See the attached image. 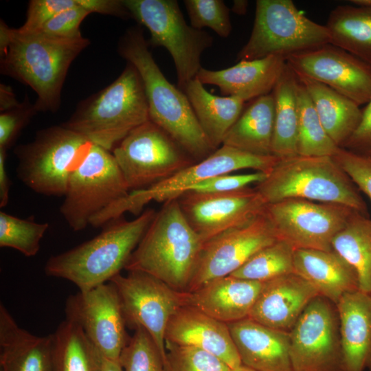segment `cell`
Masks as SVG:
<instances>
[{
  "label": "cell",
  "mask_w": 371,
  "mask_h": 371,
  "mask_svg": "<svg viewBox=\"0 0 371 371\" xmlns=\"http://www.w3.org/2000/svg\"><path fill=\"white\" fill-rule=\"evenodd\" d=\"M90 44L83 36L62 38L21 33L0 22V71L32 88L37 111L56 112L71 63Z\"/></svg>",
  "instance_id": "6da1fadb"
},
{
  "label": "cell",
  "mask_w": 371,
  "mask_h": 371,
  "mask_svg": "<svg viewBox=\"0 0 371 371\" xmlns=\"http://www.w3.org/2000/svg\"><path fill=\"white\" fill-rule=\"evenodd\" d=\"M117 51L141 76L149 120L165 131L195 161L211 155L215 149L201 127L186 94L161 72L142 29L135 26L127 30L119 41Z\"/></svg>",
  "instance_id": "7a4b0ae2"
},
{
  "label": "cell",
  "mask_w": 371,
  "mask_h": 371,
  "mask_svg": "<svg viewBox=\"0 0 371 371\" xmlns=\"http://www.w3.org/2000/svg\"><path fill=\"white\" fill-rule=\"evenodd\" d=\"M156 212L148 208L131 221L122 216L110 221L94 238L51 256L45 274L69 280L81 291L110 281L125 268Z\"/></svg>",
  "instance_id": "3957f363"
},
{
  "label": "cell",
  "mask_w": 371,
  "mask_h": 371,
  "mask_svg": "<svg viewBox=\"0 0 371 371\" xmlns=\"http://www.w3.org/2000/svg\"><path fill=\"white\" fill-rule=\"evenodd\" d=\"M203 245L177 199L170 200L156 212L124 269L146 273L186 292Z\"/></svg>",
  "instance_id": "277c9868"
},
{
  "label": "cell",
  "mask_w": 371,
  "mask_h": 371,
  "mask_svg": "<svg viewBox=\"0 0 371 371\" xmlns=\"http://www.w3.org/2000/svg\"><path fill=\"white\" fill-rule=\"evenodd\" d=\"M148 120L142 80L136 68L127 63L118 78L79 102L61 124L111 151L130 131Z\"/></svg>",
  "instance_id": "5b68a950"
},
{
  "label": "cell",
  "mask_w": 371,
  "mask_h": 371,
  "mask_svg": "<svg viewBox=\"0 0 371 371\" xmlns=\"http://www.w3.org/2000/svg\"><path fill=\"white\" fill-rule=\"evenodd\" d=\"M256 185L267 205L300 199L336 203L367 214L357 187L333 157L280 158L265 179Z\"/></svg>",
  "instance_id": "8992f818"
},
{
  "label": "cell",
  "mask_w": 371,
  "mask_h": 371,
  "mask_svg": "<svg viewBox=\"0 0 371 371\" xmlns=\"http://www.w3.org/2000/svg\"><path fill=\"white\" fill-rule=\"evenodd\" d=\"M275 155H255L221 145L207 157L194 162L172 176L151 186L133 190L115 201L90 221L93 227H101L126 212L142 213L152 201L165 203L177 199L182 193L201 181L212 177L243 169H254L268 174L279 160Z\"/></svg>",
  "instance_id": "52a82bcc"
},
{
  "label": "cell",
  "mask_w": 371,
  "mask_h": 371,
  "mask_svg": "<svg viewBox=\"0 0 371 371\" xmlns=\"http://www.w3.org/2000/svg\"><path fill=\"white\" fill-rule=\"evenodd\" d=\"M91 146L87 139L62 124L41 129L32 142L15 148L17 176L38 194L64 196L72 173Z\"/></svg>",
  "instance_id": "ba28073f"
},
{
  "label": "cell",
  "mask_w": 371,
  "mask_h": 371,
  "mask_svg": "<svg viewBox=\"0 0 371 371\" xmlns=\"http://www.w3.org/2000/svg\"><path fill=\"white\" fill-rule=\"evenodd\" d=\"M330 43L326 25L300 12L291 0H257L254 25L237 60L291 54Z\"/></svg>",
  "instance_id": "9c48e42d"
},
{
  "label": "cell",
  "mask_w": 371,
  "mask_h": 371,
  "mask_svg": "<svg viewBox=\"0 0 371 371\" xmlns=\"http://www.w3.org/2000/svg\"><path fill=\"white\" fill-rule=\"evenodd\" d=\"M131 18L150 32L149 47H163L176 69L177 86L183 90L202 67V54L213 43L207 32L186 21L176 0H123Z\"/></svg>",
  "instance_id": "30bf717a"
},
{
  "label": "cell",
  "mask_w": 371,
  "mask_h": 371,
  "mask_svg": "<svg viewBox=\"0 0 371 371\" xmlns=\"http://www.w3.org/2000/svg\"><path fill=\"white\" fill-rule=\"evenodd\" d=\"M112 151L133 191L148 188L196 162L150 120L130 131Z\"/></svg>",
  "instance_id": "8fae6325"
},
{
  "label": "cell",
  "mask_w": 371,
  "mask_h": 371,
  "mask_svg": "<svg viewBox=\"0 0 371 371\" xmlns=\"http://www.w3.org/2000/svg\"><path fill=\"white\" fill-rule=\"evenodd\" d=\"M128 193L113 154L92 144L69 179L60 212L74 231H81L92 217Z\"/></svg>",
  "instance_id": "7c38bea8"
},
{
  "label": "cell",
  "mask_w": 371,
  "mask_h": 371,
  "mask_svg": "<svg viewBox=\"0 0 371 371\" xmlns=\"http://www.w3.org/2000/svg\"><path fill=\"white\" fill-rule=\"evenodd\" d=\"M109 282L116 288L126 324L134 329L142 327L149 334L168 370L166 332L172 315L186 305L185 292L138 271L119 273Z\"/></svg>",
  "instance_id": "4fadbf2b"
},
{
  "label": "cell",
  "mask_w": 371,
  "mask_h": 371,
  "mask_svg": "<svg viewBox=\"0 0 371 371\" xmlns=\"http://www.w3.org/2000/svg\"><path fill=\"white\" fill-rule=\"evenodd\" d=\"M265 210L279 240L295 249L323 251L333 250V239L355 212L336 203L300 199L267 204Z\"/></svg>",
  "instance_id": "5bb4252c"
},
{
  "label": "cell",
  "mask_w": 371,
  "mask_h": 371,
  "mask_svg": "<svg viewBox=\"0 0 371 371\" xmlns=\"http://www.w3.org/2000/svg\"><path fill=\"white\" fill-rule=\"evenodd\" d=\"M293 371H345L336 305L318 295L289 332Z\"/></svg>",
  "instance_id": "9a60e30c"
},
{
  "label": "cell",
  "mask_w": 371,
  "mask_h": 371,
  "mask_svg": "<svg viewBox=\"0 0 371 371\" xmlns=\"http://www.w3.org/2000/svg\"><path fill=\"white\" fill-rule=\"evenodd\" d=\"M278 239L266 210L203 243L186 292L232 275L251 257Z\"/></svg>",
  "instance_id": "2e32d148"
},
{
  "label": "cell",
  "mask_w": 371,
  "mask_h": 371,
  "mask_svg": "<svg viewBox=\"0 0 371 371\" xmlns=\"http://www.w3.org/2000/svg\"><path fill=\"white\" fill-rule=\"evenodd\" d=\"M65 315L81 327L102 357L119 361L131 337L119 295L111 282L69 296Z\"/></svg>",
  "instance_id": "e0dca14e"
},
{
  "label": "cell",
  "mask_w": 371,
  "mask_h": 371,
  "mask_svg": "<svg viewBox=\"0 0 371 371\" xmlns=\"http://www.w3.org/2000/svg\"><path fill=\"white\" fill-rule=\"evenodd\" d=\"M297 75L321 82L359 106L371 98V64L330 43L285 58Z\"/></svg>",
  "instance_id": "ac0fdd59"
},
{
  "label": "cell",
  "mask_w": 371,
  "mask_h": 371,
  "mask_svg": "<svg viewBox=\"0 0 371 371\" xmlns=\"http://www.w3.org/2000/svg\"><path fill=\"white\" fill-rule=\"evenodd\" d=\"M177 199L188 222L203 243L249 221L267 205L255 187L212 193L187 190Z\"/></svg>",
  "instance_id": "d6986e66"
},
{
  "label": "cell",
  "mask_w": 371,
  "mask_h": 371,
  "mask_svg": "<svg viewBox=\"0 0 371 371\" xmlns=\"http://www.w3.org/2000/svg\"><path fill=\"white\" fill-rule=\"evenodd\" d=\"M316 289L295 273L265 282L249 318L266 326L290 332L315 297Z\"/></svg>",
  "instance_id": "ffe728a7"
},
{
  "label": "cell",
  "mask_w": 371,
  "mask_h": 371,
  "mask_svg": "<svg viewBox=\"0 0 371 371\" xmlns=\"http://www.w3.org/2000/svg\"><path fill=\"white\" fill-rule=\"evenodd\" d=\"M166 341L210 352L232 369L242 365L227 324L189 305L181 306L170 318Z\"/></svg>",
  "instance_id": "44dd1931"
},
{
  "label": "cell",
  "mask_w": 371,
  "mask_h": 371,
  "mask_svg": "<svg viewBox=\"0 0 371 371\" xmlns=\"http://www.w3.org/2000/svg\"><path fill=\"white\" fill-rule=\"evenodd\" d=\"M227 326L242 365L256 371H293L289 332L249 317Z\"/></svg>",
  "instance_id": "7402d4cb"
},
{
  "label": "cell",
  "mask_w": 371,
  "mask_h": 371,
  "mask_svg": "<svg viewBox=\"0 0 371 371\" xmlns=\"http://www.w3.org/2000/svg\"><path fill=\"white\" fill-rule=\"evenodd\" d=\"M281 56L240 60L230 67L212 70L201 67L196 78L203 85H215L224 96L244 102L272 92L285 65Z\"/></svg>",
  "instance_id": "603a6c76"
},
{
  "label": "cell",
  "mask_w": 371,
  "mask_h": 371,
  "mask_svg": "<svg viewBox=\"0 0 371 371\" xmlns=\"http://www.w3.org/2000/svg\"><path fill=\"white\" fill-rule=\"evenodd\" d=\"M264 282L228 276L192 292H185L186 304L229 324L249 317Z\"/></svg>",
  "instance_id": "cb8c5ba5"
},
{
  "label": "cell",
  "mask_w": 371,
  "mask_h": 371,
  "mask_svg": "<svg viewBox=\"0 0 371 371\" xmlns=\"http://www.w3.org/2000/svg\"><path fill=\"white\" fill-rule=\"evenodd\" d=\"M336 307L345 371H371V293H346Z\"/></svg>",
  "instance_id": "d4e9b609"
},
{
  "label": "cell",
  "mask_w": 371,
  "mask_h": 371,
  "mask_svg": "<svg viewBox=\"0 0 371 371\" xmlns=\"http://www.w3.org/2000/svg\"><path fill=\"white\" fill-rule=\"evenodd\" d=\"M53 334L36 336L21 328L0 304L1 371H52Z\"/></svg>",
  "instance_id": "484cf974"
},
{
  "label": "cell",
  "mask_w": 371,
  "mask_h": 371,
  "mask_svg": "<svg viewBox=\"0 0 371 371\" xmlns=\"http://www.w3.org/2000/svg\"><path fill=\"white\" fill-rule=\"evenodd\" d=\"M293 271L335 305L346 293L359 290L356 272L333 250L295 249Z\"/></svg>",
  "instance_id": "4316f807"
},
{
  "label": "cell",
  "mask_w": 371,
  "mask_h": 371,
  "mask_svg": "<svg viewBox=\"0 0 371 371\" xmlns=\"http://www.w3.org/2000/svg\"><path fill=\"white\" fill-rule=\"evenodd\" d=\"M297 76L311 99L325 131L342 148L361 121L360 106L321 82L304 76Z\"/></svg>",
  "instance_id": "83f0119b"
},
{
  "label": "cell",
  "mask_w": 371,
  "mask_h": 371,
  "mask_svg": "<svg viewBox=\"0 0 371 371\" xmlns=\"http://www.w3.org/2000/svg\"><path fill=\"white\" fill-rule=\"evenodd\" d=\"M183 91L212 147L216 150L243 111L245 102L234 96H218L210 93L196 77Z\"/></svg>",
  "instance_id": "f1b7e54d"
},
{
  "label": "cell",
  "mask_w": 371,
  "mask_h": 371,
  "mask_svg": "<svg viewBox=\"0 0 371 371\" xmlns=\"http://www.w3.org/2000/svg\"><path fill=\"white\" fill-rule=\"evenodd\" d=\"M274 100L272 93L256 98L227 133L222 145L255 155H272Z\"/></svg>",
  "instance_id": "f546056e"
},
{
  "label": "cell",
  "mask_w": 371,
  "mask_h": 371,
  "mask_svg": "<svg viewBox=\"0 0 371 371\" xmlns=\"http://www.w3.org/2000/svg\"><path fill=\"white\" fill-rule=\"evenodd\" d=\"M299 80L285 63L271 92L274 100L272 155L279 158L297 155V87Z\"/></svg>",
  "instance_id": "4dcf8cb0"
},
{
  "label": "cell",
  "mask_w": 371,
  "mask_h": 371,
  "mask_svg": "<svg viewBox=\"0 0 371 371\" xmlns=\"http://www.w3.org/2000/svg\"><path fill=\"white\" fill-rule=\"evenodd\" d=\"M325 25L330 44L371 64V7L338 5Z\"/></svg>",
  "instance_id": "1f68e13d"
},
{
  "label": "cell",
  "mask_w": 371,
  "mask_h": 371,
  "mask_svg": "<svg viewBox=\"0 0 371 371\" xmlns=\"http://www.w3.org/2000/svg\"><path fill=\"white\" fill-rule=\"evenodd\" d=\"M53 339L52 371H101L102 355L75 322L65 319Z\"/></svg>",
  "instance_id": "d6a6232c"
},
{
  "label": "cell",
  "mask_w": 371,
  "mask_h": 371,
  "mask_svg": "<svg viewBox=\"0 0 371 371\" xmlns=\"http://www.w3.org/2000/svg\"><path fill=\"white\" fill-rule=\"evenodd\" d=\"M332 248L356 272L359 289L371 293V219L354 212L333 239Z\"/></svg>",
  "instance_id": "836d02e7"
},
{
  "label": "cell",
  "mask_w": 371,
  "mask_h": 371,
  "mask_svg": "<svg viewBox=\"0 0 371 371\" xmlns=\"http://www.w3.org/2000/svg\"><path fill=\"white\" fill-rule=\"evenodd\" d=\"M297 139L298 155L306 157H333L339 150L325 131L304 87H297Z\"/></svg>",
  "instance_id": "e575fe53"
},
{
  "label": "cell",
  "mask_w": 371,
  "mask_h": 371,
  "mask_svg": "<svg viewBox=\"0 0 371 371\" xmlns=\"http://www.w3.org/2000/svg\"><path fill=\"white\" fill-rule=\"evenodd\" d=\"M294 251L288 243L278 240L255 254L230 276L265 282L294 273Z\"/></svg>",
  "instance_id": "d590c367"
},
{
  "label": "cell",
  "mask_w": 371,
  "mask_h": 371,
  "mask_svg": "<svg viewBox=\"0 0 371 371\" xmlns=\"http://www.w3.org/2000/svg\"><path fill=\"white\" fill-rule=\"evenodd\" d=\"M48 227L47 223L36 222L32 217L24 219L1 212L0 247L14 249L27 257L34 256Z\"/></svg>",
  "instance_id": "8d00e7d4"
},
{
  "label": "cell",
  "mask_w": 371,
  "mask_h": 371,
  "mask_svg": "<svg viewBox=\"0 0 371 371\" xmlns=\"http://www.w3.org/2000/svg\"><path fill=\"white\" fill-rule=\"evenodd\" d=\"M119 362L123 371H169L152 338L142 327L135 328Z\"/></svg>",
  "instance_id": "74e56055"
},
{
  "label": "cell",
  "mask_w": 371,
  "mask_h": 371,
  "mask_svg": "<svg viewBox=\"0 0 371 371\" xmlns=\"http://www.w3.org/2000/svg\"><path fill=\"white\" fill-rule=\"evenodd\" d=\"M190 25L197 30L208 27L223 38L232 32L229 9L222 0L183 1Z\"/></svg>",
  "instance_id": "f35d334b"
},
{
  "label": "cell",
  "mask_w": 371,
  "mask_h": 371,
  "mask_svg": "<svg viewBox=\"0 0 371 371\" xmlns=\"http://www.w3.org/2000/svg\"><path fill=\"white\" fill-rule=\"evenodd\" d=\"M169 371H232L225 362L198 348L166 341Z\"/></svg>",
  "instance_id": "ab89813d"
},
{
  "label": "cell",
  "mask_w": 371,
  "mask_h": 371,
  "mask_svg": "<svg viewBox=\"0 0 371 371\" xmlns=\"http://www.w3.org/2000/svg\"><path fill=\"white\" fill-rule=\"evenodd\" d=\"M333 157L357 188L371 201V155L341 148Z\"/></svg>",
  "instance_id": "60d3db41"
},
{
  "label": "cell",
  "mask_w": 371,
  "mask_h": 371,
  "mask_svg": "<svg viewBox=\"0 0 371 371\" xmlns=\"http://www.w3.org/2000/svg\"><path fill=\"white\" fill-rule=\"evenodd\" d=\"M77 5L76 0H31L28 3L26 20L17 30L21 33L38 32L55 15Z\"/></svg>",
  "instance_id": "b9f144b4"
},
{
  "label": "cell",
  "mask_w": 371,
  "mask_h": 371,
  "mask_svg": "<svg viewBox=\"0 0 371 371\" xmlns=\"http://www.w3.org/2000/svg\"><path fill=\"white\" fill-rule=\"evenodd\" d=\"M34 104L25 98L21 105L0 113V148L7 150L15 141L21 131L37 113Z\"/></svg>",
  "instance_id": "7bdbcfd3"
},
{
  "label": "cell",
  "mask_w": 371,
  "mask_h": 371,
  "mask_svg": "<svg viewBox=\"0 0 371 371\" xmlns=\"http://www.w3.org/2000/svg\"><path fill=\"white\" fill-rule=\"evenodd\" d=\"M89 14L87 10L78 3L77 6L63 10L55 15L38 32L62 38L81 37L82 36L80 30V24Z\"/></svg>",
  "instance_id": "ee69618b"
},
{
  "label": "cell",
  "mask_w": 371,
  "mask_h": 371,
  "mask_svg": "<svg viewBox=\"0 0 371 371\" xmlns=\"http://www.w3.org/2000/svg\"><path fill=\"white\" fill-rule=\"evenodd\" d=\"M267 175L259 171L243 175L223 174L201 181L188 190L205 193L232 192L247 188L250 184H258L265 180Z\"/></svg>",
  "instance_id": "f6af8a7d"
},
{
  "label": "cell",
  "mask_w": 371,
  "mask_h": 371,
  "mask_svg": "<svg viewBox=\"0 0 371 371\" xmlns=\"http://www.w3.org/2000/svg\"><path fill=\"white\" fill-rule=\"evenodd\" d=\"M342 148L355 153L371 155V98L362 110L358 126Z\"/></svg>",
  "instance_id": "bcb514c9"
},
{
  "label": "cell",
  "mask_w": 371,
  "mask_h": 371,
  "mask_svg": "<svg viewBox=\"0 0 371 371\" xmlns=\"http://www.w3.org/2000/svg\"><path fill=\"white\" fill-rule=\"evenodd\" d=\"M77 2L90 14L96 12L120 18L131 17L123 0H77Z\"/></svg>",
  "instance_id": "7dc6e473"
},
{
  "label": "cell",
  "mask_w": 371,
  "mask_h": 371,
  "mask_svg": "<svg viewBox=\"0 0 371 371\" xmlns=\"http://www.w3.org/2000/svg\"><path fill=\"white\" fill-rule=\"evenodd\" d=\"M6 150L0 148V207L7 205L9 201L10 181L5 167Z\"/></svg>",
  "instance_id": "c3c4849f"
},
{
  "label": "cell",
  "mask_w": 371,
  "mask_h": 371,
  "mask_svg": "<svg viewBox=\"0 0 371 371\" xmlns=\"http://www.w3.org/2000/svg\"><path fill=\"white\" fill-rule=\"evenodd\" d=\"M21 102H19L10 87L4 84L0 85V111H7L19 107Z\"/></svg>",
  "instance_id": "681fc988"
},
{
  "label": "cell",
  "mask_w": 371,
  "mask_h": 371,
  "mask_svg": "<svg viewBox=\"0 0 371 371\" xmlns=\"http://www.w3.org/2000/svg\"><path fill=\"white\" fill-rule=\"evenodd\" d=\"M101 371H123L119 361L110 360L102 357Z\"/></svg>",
  "instance_id": "f907efd6"
},
{
  "label": "cell",
  "mask_w": 371,
  "mask_h": 371,
  "mask_svg": "<svg viewBox=\"0 0 371 371\" xmlns=\"http://www.w3.org/2000/svg\"><path fill=\"white\" fill-rule=\"evenodd\" d=\"M249 2L247 0H234L231 10L236 14L245 15L247 13Z\"/></svg>",
  "instance_id": "816d5d0a"
},
{
  "label": "cell",
  "mask_w": 371,
  "mask_h": 371,
  "mask_svg": "<svg viewBox=\"0 0 371 371\" xmlns=\"http://www.w3.org/2000/svg\"><path fill=\"white\" fill-rule=\"evenodd\" d=\"M350 3L357 6L371 7V0H351Z\"/></svg>",
  "instance_id": "f5cc1de1"
},
{
  "label": "cell",
  "mask_w": 371,
  "mask_h": 371,
  "mask_svg": "<svg viewBox=\"0 0 371 371\" xmlns=\"http://www.w3.org/2000/svg\"><path fill=\"white\" fill-rule=\"evenodd\" d=\"M232 371H256L253 369H251L247 366H245L243 365H241L240 366L234 369H232Z\"/></svg>",
  "instance_id": "db71d44e"
}]
</instances>
